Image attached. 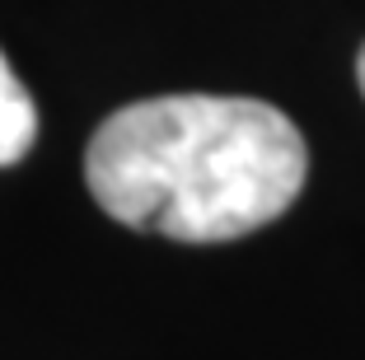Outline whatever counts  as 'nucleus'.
Instances as JSON below:
<instances>
[{
  "instance_id": "f03ea898",
  "label": "nucleus",
  "mask_w": 365,
  "mask_h": 360,
  "mask_svg": "<svg viewBox=\"0 0 365 360\" xmlns=\"http://www.w3.org/2000/svg\"><path fill=\"white\" fill-rule=\"evenodd\" d=\"M38 140V108L33 94L24 89V80L14 75V66L0 52V169L19 164Z\"/></svg>"
},
{
  "instance_id": "f257e3e1",
  "label": "nucleus",
  "mask_w": 365,
  "mask_h": 360,
  "mask_svg": "<svg viewBox=\"0 0 365 360\" xmlns=\"http://www.w3.org/2000/svg\"><path fill=\"white\" fill-rule=\"evenodd\" d=\"M309 150L262 98H140L89 136L85 182L127 230L173 244H230L272 225L300 197Z\"/></svg>"
},
{
  "instance_id": "7ed1b4c3",
  "label": "nucleus",
  "mask_w": 365,
  "mask_h": 360,
  "mask_svg": "<svg viewBox=\"0 0 365 360\" xmlns=\"http://www.w3.org/2000/svg\"><path fill=\"white\" fill-rule=\"evenodd\" d=\"M356 80H361V94H365V47H361V56H356Z\"/></svg>"
}]
</instances>
